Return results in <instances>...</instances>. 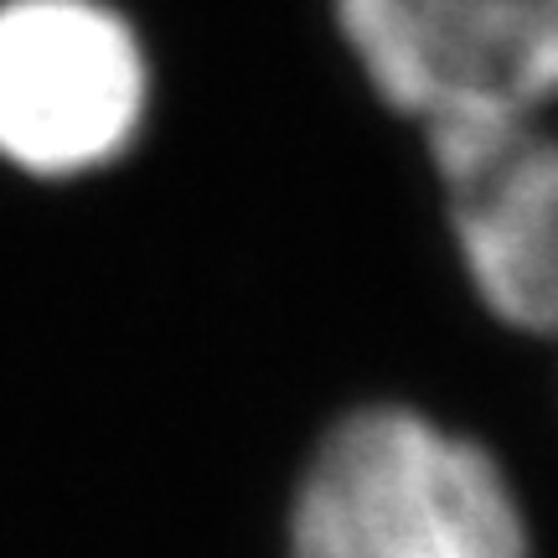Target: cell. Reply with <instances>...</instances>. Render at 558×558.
<instances>
[{
	"instance_id": "cell-1",
	"label": "cell",
	"mask_w": 558,
	"mask_h": 558,
	"mask_svg": "<svg viewBox=\"0 0 558 558\" xmlns=\"http://www.w3.org/2000/svg\"><path fill=\"white\" fill-rule=\"evenodd\" d=\"M362 78L424 130L445 186L558 104V0H331Z\"/></svg>"
},
{
	"instance_id": "cell-2",
	"label": "cell",
	"mask_w": 558,
	"mask_h": 558,
	"mask_svg": "<svg viewBox=\"0 0 558 558\" xmlns=\"http://www.w3.org/2000/svg\"><path fill=\"white\" fill-rule=\"evenodd\" d=\"M290 558H527V527L481 445L373 403L341 418L305 465Z\"/></svg>"
},
{
	"instance_id": "cell-3",
	"label": "cell",
	"mask_w": 558,
	"mask_h": 558,
	"mask_svg": "<svg viewBox=\"0 0 558 558\" xmlns=\"http://www.w3.org/2000/svg\"><path fill=\"white\" fill-rule=\"evenodd\" d=\"M150 68L104 0H0V160L32 177H88L145 124Z\"/></svg>"
},
{
	"instance_id": "cell-4",
	"label": "cell",
	"mask_w": 558,
	"mask_h": 558,
	"mask_svg": "<svg viewBox=\"0 0 558 558\" xmlns=\"http://www.w3.org/2000/svg\"><path fill=\"white\" fill-rule=\"evenodd\" d=\"M450 222L486 311L518 331H558V135L527 130L450 186Z\"/></svg>"
}]
</instances>
